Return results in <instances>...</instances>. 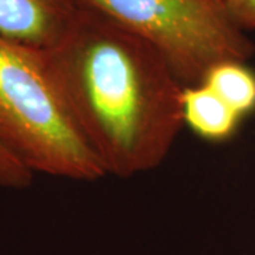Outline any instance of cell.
<instances>
[{
	"instance_id": "9",
	"label": "cell",
	"mask_w": 255,
	"mask_h": 255,
	"mask_svg": "<svg viewBox=\"0 0 255 255\" xmlns=\"http://www.w3.org/2000/svg\"><path fill=\"white\" fill-rule=\"evenodd\" d=\"M223 1H226V0H223Z\"/></svg>"
},
{
	"instance_id": "1",
	"label": "cell",
	"mask_w": 255,
	"mask_h": 255,
	"mask_svg": "<svg viewBox=\"0 0 255 255\" xmlns=\"http://www.w3.org/2000/svg\"><path fill=\"white\" fill-rule=\"evenodd\" d=\"M48 71L107 176L163 163L182 130L184 85L155 47L82 6L43 50Z\"/></svg>"
},
{
	"instance_id": "4",
	"label": "cell",
	"mask_w": 255,
	"mask_h": 255,
	"mask_svg": "<svg viewBox=\"0 0 255 255\" xmlns=\"http://www.w3.org/2000/svg\"><path fill=\"white\" fill-rule=\"evenodd\" d=\"M81 0H0V36L47 50L70 30Z\"/></svg>"
},
{
	"instance_id": "6",
	"label": "cell",
	"mask_w": 255,
	"mask_h": 255,
	"mask_svg": "<svg viewBox=\"0 0 255 255\" xmlns=\"http://www.w3.org/2000/svg\"><path fill=\"white\" fill-rule=\"evenodd\" d=\"M240 117L255 111V73L243 61H223L210 68L203 78Z\"/></svg>"
},
{
	"instance_id": "2",
	"label": "cell",
	"mask_w": 255,
	"mask_h": 255,
	"mask_svg": "<svg viewBox=\"0 0 255 255\" xmlns=\"http://www.w3.org/2000/svg\"><path fill=\"white\" fill-rule=\"evenodd\" d=\"M0 137L34 174L75 182L107 176L48 71L44 51L1 36Z\"/></svg>"
},
{
	"instance_id": "5",
	"label": "cell",
	"mask_w": 255,
	"mask_h": 255,
	"mask_svg": "<svg viewBox=\"0 0 255 255\" xmlns=\"http://www.w3.org/2000/svg\"><path fill=\"white\" fill-rule=\"evenodd\" d=\"M240 117L226 101L206 84L184 87L183 121L184 125L203 139L220 142L234 135Z\"/></svg>"
},
{
	"instance_id": "7",
	"label": "cell",
	"mask_w": 255,
	"mask_h": 255,
	"mask_svg": "<svg viewBox=\"0 0 255 255\" xmlns=\"http://www.w3.org/2000/svg\"><path fill=\"white\" fill-rule=\"evenodd\" d=\"M34 173L0 137V189L23 190L31 186Z\"/></svg>"
},
{
	"instance_id": "8",
	"label": "cell",
	"mask_w": 255,
	"mask_h": 255,
	"mask_svg": "<svg viewBox=\"0 0 255 255\" xmlns=\"http://www.w3.org/2000/svg\"><path fill=\"white\" fill-rule=\"evenodd\" d=\"M228 11L244 31L255 30V0H226Z\"/></svg>"
},
{
	"instance_id": "3",
	"label": "cell",
	"mask_w": 255,
	"mask_h": 255,
	"mask_svg": "<svg viewBox=\"0 0 255 255\" xmlns=\"http://www.w3.org/2000/svg\"><path fill=\"white\" fill-rule=\"evenodd\" d=\"M163 55L184 87L223 61L247 63L254 43L223 0H81Z\"/></svg>"
}]
</instances>
